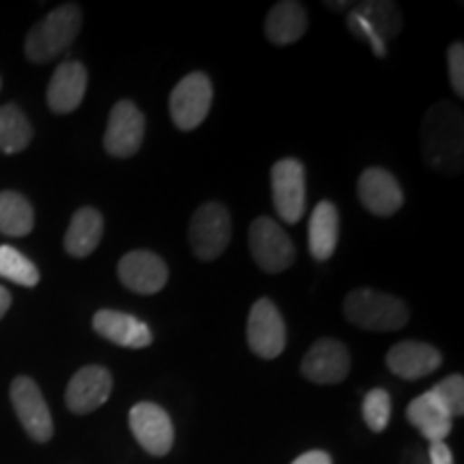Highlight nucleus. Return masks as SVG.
<instances>
[{
    "label": "nucleus",
    "mask_w": 464,
    "mask_h": 464,
    "mask_svg": "<svg viewBox=\"0 0 464 464\" xmlns=\"http://www.w3.org/2000/svg\"><path fill=\"white\" fill-rule=\"evenodd\" d=\"M462 136V110L450 102L434 103L421 125V149L428 166L445 174L460 172Z\"/></svg>",
    "instance_id": "1"
},
{
    "label": "nucleus",
    "mask_w": 464,
    "mask_h": 464,
    "mask_svg": "<svg viewBox=\"0 0 464 464\" xmlns=\"http://www.w3.org/2000/svg\"><path fill=\"white\" fill-rule=\"evenodd\" d=\"M82 28V11L67 3L52 9L44 20L31 28L24 42V54L31 63H48L63 54L75 42Z\"/></svg>",
    "instance_id": "2"
},
{
    "label": "nucleus",
    "mask_w": 464,
    "mask_h": 464,
    "mask_svg": "<svg viewBox=\"0 0 464 464\" xmlns=\"http://www.w3.org/2000/svg\"><path fill=\"white\" fill-rule=\"evenodd\" d=\"M348 321L365 332H398L409 323L404 301L372 288H357L344 299Z\"/></svg>",
    "instance_id": "3"
},
{
    "label": "nucleus",
    "mask_w": 464,
    "mask_h": 464,
    "mask_svg": "<svg viewBox=\"0 0 464 464\" xmlns=\"http://www.w3.org/2000/svg\"><path fill=\"white\" fill-rule=\"evenodd\" d=\"M346 26L353 37L368 44L376 56H385L387 42L398 37L402 31V14L396 5L385 3V0L359 3L348 11Z\"/></svg>",
    "instance_id": "4"
},
{
    "label": "nucleus",
    "mask_w": 464,
    "mask_h": 464,
    "mask_svg": "<svg viewBox=\"0 0 464 464\" xmlns=\"http://www.w3.org/2000/svg\"><path fill=\"white\" fill-rule=\"evenodd\" d=\"M230 216L219 202H205L196 208L189 222V243L202 260H216L230 243Z\"/></svg>",
    "instance_id": "5"
},
{
    "label": "nucleus",
    "mask_w": 464,
    "mask_h": 464,
    "mask_svg": "<svg viewBox=\"0 0 464 464\" xmlns=\"http://www.w3.org/2000/svg\"><path fill=\"white\" fill-rule=\"evenodd\" d=\"M9 396L17 420H20L28 437L34 443H48L54 437V421H52L48 402H45L37 382L31 376H17L11 382Z\"/></svg>",
    "instance_id": "6"
},
{
    "label": "nucleus",
    "mask_w": 464,
    "mask_h": 464,
    "mask_svg": "<svg viewBox=\"0 0 464 464\" xmlns=\"http://www.w3.org/2000/svg\"><path fill=\"white\" fill-rule=\"evenodd\" d=\"M249 249L266 274H282L295 263L293 241L271 218H256L249 226Z\"/></svg>",
    "instance_id": "7"
},
{
    "label": "nucleus",
    "mask_w": 464,
    "mask_h": 464,
    "mask_svg": "<svg viewBox=\"0 0 464 464\" xmlns=\"http://www.w3.org/2000/svg\"><path fill=\"white\" fill-rule=\"evenodd\" d=\"M213 103V86L207 73H189L174 86L170 95V116L181 131L196 130L207 119Z\"/></svg>",
    "instance_id": "8"
},
{
    "label": "nucleus",
    "mask_w": 464,
    "mask_h": 464,
    "mask_svg": "<svg viewBox=\"0 0 464 464\" xmlns=\"http://www.w3.org/2000/svg\"><path fill=\"white\" fill-rule=\"evenodd\" d=\"M247 344L260 359H276L286 346V324L271 299H258L247 316Z\"/></svg>",
    "instance_id": "9"
},
{
    "label": "nucleus",
    "mask_w": 464,
    "mask_h": 464,
    "mask_svg": "<svg viewBox=\"0 0 464 464\" xmlns=\"http://www.w3.org/2000/svg\"><path fill=\"white\" fill-rule=\"evenodd\" d=\"M271 191L277 216L284 222L297 224L305 213V168L299 160L276 161L271 170Z\"/></svg>",
    "instance_id": "10"
},
{
    "label": "nucleus",
    "mask_w": 464,
    "mask_h": 464,
    "mask_svg": "<svg viewBox=\"0 0 464 464\" xmlns=\"http://www.w3.org/2000/svg\"><path fill=\"white\" fill-rule=\"evenodd\" d=\"M130 430L150 456H166L174 445L170 415L155 402H138L130 411Z\"/></svg>",
    "instance_id": "11"
},
{
    "label": "nucleus",
    "mask_w": 464,
    "mask_h": 464,
    "mask_svg": "<svg viewBox=\"0 0 464 464\" xmlns=\"http://www.w3.org/2000/svg\"><path fill=\"white\" fill-rule=\"evenodd\" d=\"M144 116L133 102H119L108 116L103 149L112 158H131L142 147Z\"/></svg>",
    "instance_id": "12"
},
{
    "label": "nucleus",
    "mask_w": 464,
    "mask_h": 464,
    "mask_svg": "<svg viewBox=\"0 0 464 464\" xmlns=\"http://www.w3.org/2000/svg\"><path fill=\"white\" fill-rule=\"evenodd\" d=\"M351 372V353L342 342L321 338L310 346L301 362V374L316 385H335Z\"/></svg>",
    "instance_id": "13"
},
{
    "label": "nucleus",
    "mask_w": 464,
    "mask_h": 464,
    "mask_svg": "<svg viewBox=\"0 0 464 464\" xmlns=\"http://www.w3.org/2000/svg\"><path fill=\"white\" fill-rule=\"evenodd\" d=\"M112 374L103 365H84L69 381L65 392L67 409L75 415H86L108 402L112 393Z\"/></svg>",
    "instance_id": "14"
},
{
    "label": "nucleus",
    "mask_w": 464,
    "mask_h": 464,
    "mask_svg": "<svg viewBox=\"0 0 464 464\" xmlns=\"http://www.w3.org/2000/svg\"><path fill=\"white\" fill-rule=\"evenodd\" d=\"M119 280L138 295H155L166 286L168 266L149 249H133L119 263Z\"/></svg>",
    "instance_id": "15"
},
{
    "label": "nucleus",
    "mask_w": 464,
    "mask_h": 464,
    "mask_svg": "<svg viewBox=\"0 0 464 464\" xmlns=\"http://www.w3.org/2000/svg\"><path fill=\"white\" fill-rule=\"evenodd\" d=\"M357 191L362 205L370 213L381 218L393 216V213L400 211V207L404 202V194L400 189L396 177L392 172L382 170V168H368L359 177Z\"/></svg>",
    "instance_id": "16"
},
{
    "label": "nucleus",
    "mask_w": 464,
    "mask_h": 464,
    "mask_svg": "<svg viewBox=\"0 0 464 464\" xmlns=\"http://www.w3.org/2000/svg\"><path fill=\"white\" fill-rule=\"evenodd\" d=\"M385 363L400 379L417 381L439 370V365L443 363V355L439 348L426 344V342L406 340L390 348Z\"/></svg>",
    "instance_id": "17"
},
{
    "label": "nucleus",
    "mask_w": 464,
    "mask_h": 464,
    "mask_svg": "<svg viewBox=\"0 0 464 464\" xmlns=\"http://www.w3.org/2000/svg\"><path fill=\"white\" fill-rule=\"evenodd\" d=\"M89 73L78 61L61 63L48 84V106L56 114H69L84 100Z\"/></svg>",
    "instance_id": "18"
},
{
    "label": "nucleus",
    "mask_w": 464,
    "mask_h": 464,
    "mask_svg": "<svg viewBox=\"0 0 464 464\" xmlns=\"http://www.w3.org/2000/svg\"><path fill=\"white\" fill-rule=\"evenodd\" d=\"M92 329L112 342L116 346L123 348H147L153 342L149 324L142 323L140 318L127 314L119 310H100L92 316Z\"/></svg>",
    "instance_id": "19"
},
{
    "label": "nucleus",
    "mask_w": 464,
    "mask_h": 464,
    "mask_svg": "<svg viewBox=\"0 0 464 464\" xmlns=\"http://www.w3.org/2000/svg\"><path fill=\"white\" fill-rule=\"evenodd\" d=\"M406 420H409L411 426L417 428L423 437L430 440V443H439V440H443L451 432V421H454V417H451L448 413V409L439 402L437 396L428 390L409 404V409H406Z\"/></svg>",
    "instance_id": "20"
},
{
    "label": "nucleus",
    "mask_w": 464,
    "mask_h": 464,
    "mask_svg": "<svg viewBox=\"0 0 464 464\" xmlns=\"http://www.w3.org/2000/svg\"><path fill=\"white\" fill-rule=\"evenodd\" d=\"M307 31L305 7L295 0H284L274 5L265 20V34L271 44L290 45L299 42Z\"/></svg>",
    "instance_id": "21"
},
{
    "label": "nucleus",
    "mask_w": 464,
    "mask_h": 464,
    "mask_svg": "<svg viewBox=\"0 0 464 464\" xmlns=\"http://www.w3.org/2000/svg\"><path fill=\"white\" fill-rule=\"evenodd\" d=\"M340 237V216L338 208L332 202H318L312 211L310 226H307V241H310V254L316 260H329L338 247Z\"/></svg>",
    "instance_id": "22"
},
{
    "label": "nucleus",
    "mask_w": 464,
    "mask_h": 464,
    "mask_svg": "<svg viewBox=\"0 0 464 464\" xmlns=\"http://www.w3.org/2000/svg\"><path fill=\"white\" fill-rule=\"evenodd\" d=\"M103 237V218L97 208L82 207L73 213L65 232V249L75 258L89 256Z\"/></svg>",
    "instance_id": "23"
},
{
    "label": "nucleus",
    "mask_w": 464,
    "mask_h": 464,
    "mask_svg": "<svg viewBox=\"0 0 464 464\" xmlns=\"http://www.w3.org/2000/svg\"><path fill=\"white\" fill-rule=\"evenodd\" d=\"M34 226V211L17 191H0V232L7 237H26Z\"/></svg>",
    "instance_id": "24"
},
{
    "label": "nucleus",
    "mask_w": 464,
    "mask_h": 464,
    "mask_svg": "<svg viewBox=\"0 0 464 464\" xmlns=\"http://www.w3.org/2000/svg\"><path fill=\"white\" fill-rule=\"evenodd\" d=\"M33 140V127L15 103L0 108V150L7 155L20 153Z\"/></svg>",
    "instance_id": "25"
},
{
    "label": "nucleus",
    "mask_w": 464,
    "mask_h": 464,
    "mask_svg": "<svg viewBox=\"0 0 464 464\" xmlns=\"http://www.w3.org/2000/svg\"><path fill=\"white\" fill-rule=\"evenodd\" d=\"M0 277L33 288L39 284V269L33 260H28L20 249L11 246H0Z\"/></svg>",
    "instance_id": "26"
},
{
    "label": "nucleus",
    "mask_w": 464,
    "mask_h": 464,
    "mask_svg": "<svg viewBox=\"0 0 464 464\" xmlns=\"http://www.w3.org/2000/svg\"><path fill=\"white\" fill-rule=\"evenodd\" d=\"M392 420V396L381 387L370 390L363 398V421L372 432H382Z\"/></svg>",
    "instance_id": "27"
},
{
    "label": "nucleus",
    "mask_w": 464,
    "mask_h": 464,
    "mask_svg": "<svg viewBox=\"0 0 464 464\" xmlns=\"http://www.w3.org/2000/svg\"><path fill=\"white\" fill-rule=\"evenodd\" d=\"M440 404L448 409L451 417H460L464 413V379L460 374H451L430 390Z\"/></svg>",
    "instance_id": "28"
},
{
    "label": "nucleus",
    "mask_w": 464,
    "mask_h": 464,
    "mask_svg": "<svg viewBox=\"0 0 464 464\" xmlns=\"http://www.w3.org/2000/svg\"><path fill=\"white\" fill-rule=\"evenodd\" d=\"M448 67H450V82L458 95H464V45L451 44L448 52Z\"/></svg>",
    "instance_id": "29"
},
{
    "label": "nucleus",
    "mask_w": 464,
    "mask_h": 464,
    "mask_svg": "<svg viewBox=\"0 0 464 464\" xmlns=\"http://www.w3.org/2000/svg\"><path fill=\"white\" fill-rule=\"evenodd\" d=\"M430 464H454V456H451V450L445 445V440H439V443H430Z\"/></svg>",
    "instance_id": "30"
},
{
    "label": "nucleus",
    "mask_w": 464,
    "mask_h": 464,
    "mask_svg": "<svg viewBox=\"0 0 464 464\" xmlns=\"http://www.w3.org/2000/svg\"><path fill=\"white\" fill-rule=\"evenodd\" d=\"M293 464H334V460L327 451L312 450V451H305V454H301L299 458H295Z\"/></svg>",
    "instance_id": "31"
},
{
    "label": "nucleus",
    "mask_w": 464,
    "mask_h": 464,
    "mask_svg": "<svg viewBox=\"0 0 464 464\" xmlns=\"http://www.w3.org/2000/svg\"><path fill=\"white\" fill-rule=\"evenodd\" d=\"M9 307H11V295H9V290L5 288V286H0V318L7 314Z\"/></svg>",
    "instance_id": "32"
}]
</instances>
